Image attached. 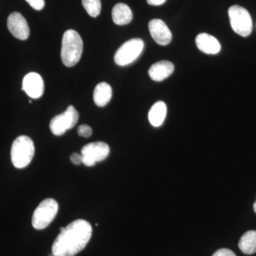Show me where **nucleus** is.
<instances>
[{
    "instance_id": "12",
    "label": "nucleus",
    "mask_w": 256,
    "mask_h": 256,
    "mask_svg": "<svg viewBox=\"0 0 256 256\" xmlns=\"http://www.w3.org/2000/svg\"><path fill=\"white\" fill-rule=\"evenodd\" d=\"M196 44L198 50L206 54H216L220 50V42L208 34H200L196 36Z\"/></svg>"
},
{
    "instance_id": "18",
    "label": "nucleus",
    "mask_w": 256,
    "mask_h": 256,
    "mask_svg": "<svg viewBox=\"0 0 256 256\" xmlns=\"http://www.w3.org/2000/svg\"><path fill=\"white\" fill-rule=\"evenodd\" d=\"M82 6L88 14L92 18H96L101 11L100 0H82Z\"/></svg>"
},
{
    "instance_id": "2",
    "label": "nucleus",
    "mask_w": 256,
    "mask_h": 256,
    "mask_svg": "<svg viewBox=\"0 0 256 256\" xmlns=\"http://www.w3.org/2000/svg\"><path fill=\"white\" fill-rule=\"evenodd\" d=\"M84 43L82 37L75 30H69L64 34L60 57L64 65L72 67L82 58Z\"/></svg>"
},
{
    "instance_id": "10",
    "label": "nucleus",
    "mask_w": 256,
    "mask_h": 256,
    "mask_svg": "<svg viewBox=\"0 0 256 256\" xmlns=\"http://www.w3.org/2000/svg\"><path fill=\"white\" fill-rule=\"evenodd\" d=\"M22 89L32 98H40L44 92L43 78L40 74L34 72L28 74L23 79Z\"/></svg>"
},
{
    "instance_id": "24",
    "label": "nucleus",
    "mask_w": 256,
    "mask_h": 256,
    "mask_svg": "<svg viewBox=\"0 0 256 256\" xmlns=\"http://www.w3.org/2000/svg\"><path fill=\"white\" fill-rule=\"evenodd\" d=\"M254 212H255L256 213V201L255 203H254Z\"/></svg>"
},
{
    "instance_id": "17",
    "label": "nucleus",
    "mask_w": 256,
    "mask_h": 256,
    "mask_svg": "<svg viewBox=\"0 0 256 256\" xmlns=\"http://www.w3.org/2000/svg\"><path fill=\"white\" fill-rule=\"evenodd\" d=\"M238 247L244 254L252 255L256 252V230H248L242 236Z\"/></svg>"
},
{
    "instance_id": "16",
    "label": "nucleus",
    "mask_w": 256,
    "mask_h": 256,
    "mask_svg": "<svg viewBox=\"0 0 256 256\" xmlns=\"http://www.w3.org/2000/svg\"><path fill=\"white\" fill-rule=\"evenodd\" d=\"M166 116V106L163 101H158L154 104L148 114V119L152 126L160 127L164 122Z\"/></svg>"
},
{
    "instance_id": "11",
    "label": "nucleus",
    "mask_w": 256,
    "mask_h": 256,
    "mask_svg": "<svg viewBox=\"0 0 256 256\" xmlns=\"http://www.w3.org/2000/svg\"><path fill=\"white\" fill-rule=\"evenodd\" d=\"M149 30L153 40L161 46H166L172 41V34L162 20L154 18L149 22Z\"/></svg>"
},
{
    "instance_id": "4",
    "label": "nucleus",
    "mask_w": 256,
    "mask_h": 256,
    "mask_svg": "<svg viewBox=\"0 0 256 256\" xmlns=\"http://www.w3.org/2000/svg\"><path fill=\"white\" fill-rule=\"evenodd\" d=\"M58 205L54 198H46L40 204L32 216V226L36 230H42L54 220L58 212Z\"/></svg>"
},
{
    "instance_id": "21",
    "label": "nucleus",
    "mask_w": 256,
    "mask_h": 256,
    "mask_svg": "<svg viewBox=\"0 0 256 256\" xmlns=\"http://www.w3.org/2000/svg\"><path fill=\"white\" fill-rule=\"evenodd\" d=\"M212 256H236L232 250L227 248H222L216 250Z\"/></svg>"
},
{
    "instance_id": "23",
    "label": "nucleus",
    "mask_w": 256,
    "mask_h": 256,
    "mask_svg": "<svg viewBox=\"0 0 256 256\" xmlns=\"http://www.w3.org/2000/svg\"><path fill=\"white\" fill-rule=\"evenodd\" d=\"M166 0H146V2L150 5H154V6H159L164 4Z\"/></svg>"
},
{
    "instance_id": "1",
    "label": "nucleus",
    "mask_w": 256,
    "mask_h": 256,
    "mask_svg": "<svg viewBox=\"0 0 256 256\" xmlns=\"http://www.w3.org/2000/svg\"><path fill=\"white\" fill-rule=\"evenodd\" d=\"M60 230L52 246L55 256H75L85 248L92 236V226L84 220H74Z\"/></svg>"
},
{
    "instance_id": "5",
    "label": "nucleus",
    "mask_w": 256,
    "mask_h": 256,
    "mask_svg": "<svg viewBox=\"0 0 256 256\" xmlns=\"http://www.w3.org/2000/svg\"><path fill=\"white\" fill-rule=\"evenodd\" d=\"M228 16L230 26L236 33L242 37H246L252 34V16L245 8L239 5H234L229 8Z\"/></svg>"
},
{
    "instance_id": "9",
    "label": "nucleus",
    "mask_w": 256,
    "mask_h": 256,
    "mask_svg": "<svg viewBox=\"0 0 256 256\" xmlns=\"http://www.w3.org/2000/svg\"><path fill=\"white\" fill-rule=\"evenodd\" d=\"M8 28L12 34L20 40H28L30 28L26 18L18 12H13L8 18Z\"/></svg>"
},
{
    "instance_id": "14",
    "label": "nucleus",
    "mask_w": 256,
    "mask_h": 256,
    "mask_svg": "<svg viewBox=\"0 0 256 256\" xmlns=\"http://www.w3.org/2000/svg\"><path fill=\"white\" fill-rule=\"evenodd\" d=\"M112 18L116 24L120 26L128 24L132 20V10L127 4L119 3L112 9Z\"/></svg>"
},
{
    "instance_id": "3",
    "label": "nucleus",
    "mask_w": 256,
    "mask_h": 256,
    "mask_svg": "<svg viewBox=\"0 0 256 256\" xmlns=\"http://www.w3.org/2000/svg\"><path fill=\"white\" fill-rule=\"evenodd\" d=\"M34 152V144L31 138L26 136H18L12 146V162L18 169L26 168L33 159Z\"/></svg>"
},
{
    "instance_id": "15",
    "label": "nucleus",
    "mask_w": 256,
    "mask_h": 256,
    "mask_svg": "<svg viewBox=\"0 0 256 256\" xmlns=\"http://www.w3.org/2000/svg\"><path fill=\"white\" fill-rule=\"evenodd\" d=\"M112 88L106 82H100L95 88L94 100L98 107H104L108 104L112 98Z\"/></svg>"
},
{
    "instance_id": "8",
    "label": "nucleus",
    "mask_w": 256,
    "mask_h": 256,
    "mask_svg": "<svg viewBox=\"0 0 256 256\" xmlns=\"http://www.w3.org/2000/svg\"><path fill=\"white\" fill-rule=\"evenodd\" d=\"M110 148L104 142L89 143L82 148V164L88 166L95 165L109 156Z\"/></svg>"
},
{
    "instance_id": "7",
    "label": "nucleus",
    "mask_w": 256,
    "mask_h": 256,
    "mask_svg": "<svg viewBox=\"0 0 256 256\" xmlns=\"http://www.w3.org/2000/svg\"><path fill=\"white\" fill-rule=\"evenodd\" d=\"M79 114L73 106H68L63 114H58L50 120V128L54 136H60L72 129L78 122Z\"/></svg>"
},
{
    "instance_id": "20",
    "label": "nucleus",
    "mask_w": 256,
    "mask_h": 256,
    "mask_svg": "<svg viewBox=\"0 0 256 256\" xmlns=\"http://www.w3.org/2000/svg\"><path fill=\"white\" fill-rule=\"evenodd\" d=\"M33 9L42 10L44 8V0H26Z\"/></svg>"
},
{
    "instance_id": "6",
    "label": "nucleus",
    "mask_w": 256,
    "mask_h": 256,
    "mask_svg": "<svg viewBox=\"0 0 256 256\" xmlns=\"http://www.w3.org/2000/svg\"><path fill=\"white\" fill-rule=\"evenodd\" d=\"M144 42L140 38H132L124 43L114 54L116 64L121 66L129 65L142 54Z\"/></svg>"
},
{
    "instance_id": "25",
    "label": "nucleus",
    "mask_w": 256,
    "mask_h": 256,
    "mask_svg": "<svg viewBox=\"0 0 256 256\" xmlns=\"http://www.w3.org/2000/svg\"><path fill=\"white\" fill-rule=\"evenodd\" d=\"M48 256H55L54 255V254H52H52H50V255H48Z\"/></svg>"
},
{
    "instance_id": "19",
    "label": "nucleus",
    "mask_w": 256,
    "mask_h": 256,
    "mask_svg": "<svg viewBox=\"0 0 256 256\" xmlns=\"http://www.w3.org/2000/svg\"><path fill=\"white\" fill-rule=\"evenodd\" d=\"M78 134L82 137H90L92 134V128L88 124H82L78 128Z\"/></svg>"
},
{
    "instance_id": "22",
    "label": "nucleus",
    "mask_w": 256,
    "mask_h": 256,
    "mask_svg": "<svg viewBox=\"0 0 256 256\" xmlns=\"http://www.w3.org/2000/svg\"><path fill=\"white\" fill-rule=\"evenodd\" d=\"M70 161L74 164L79 165L82 163V154H78V153H73L70 156Z\"/></svg>"
},
{
    "instance_id": "13",
    "label": "nucleus",
    "mask_w": 256,
    "mask_h": 256,
    "mask_svg": "<svg viewBox=\"0 0 256 256\" xmlns=\"http://www.w3.org/2000/svg\"><path fill=\"white\" fill-rule=\"evenodd\" d=\"M174 66L172 62L168 60H161L151 66L149 69L150 77L154 82H162L172 74Z\"/></svg>"
}]
</instances>
